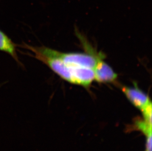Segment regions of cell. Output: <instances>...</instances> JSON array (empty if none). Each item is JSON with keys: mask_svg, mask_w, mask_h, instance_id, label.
<instances>
[{"mask_svg": "<svg viewBox=\"0 0 152 151\" xmlns=\"http://www.w3.org/2000/svg\"><path fill=\"white\" fill-rule=\"evenodd\" d=\"M19 46L32 52L35 59L46 64L56 74L69 83L88 87L94 81V73L92 69L66 64L52 54L51 49L45 46L30 45L25 43L19 45Z\"/></svg>", "mask_w": 152, "mask_h": 151, "instance_id": "6da1fadb", "label": "cell"}, {"mask_svg": "<svg viewBox=\"0 0 152 151\" xmlns=\"http://www.w3.org/2000/svg\"><path fill=\"white\" fill-rule=\"evenodd\" d=\"M86 48L88 49L87 53H62L52 49L51 51L56 57L69 65L93 69L98 60L104 58V56L102 53L98 54L92 48Z\"/></svg>", "mask_w": 152, "mask_h": 151, "instance_id": "7a4b0ae2", "label": "cell"}, {"mask_svg": "<svg viewBox=\"0 0 152 151\" xmlns=\"http://www.w3.org/2000/svg\"><path fill=\"white\" fill-rule=\"evenodd\" d=\"M134 84V87L123 86L121 87V89L130 102L136 108L141 110L151 103V100L146 94L139 89L136 83Z\"/></svg>", "mask_w": 152, "mask_h": 151, "instance_id": "3957f363", "label": "cell"}, {"mask_svg": "<svg viewBox=\"0 0 152 151\" xmlns=\"http://www.w3.org/2000/svg\"><path fill=\"white\" fill-rule=\"evenodd\" d=\"M103 59H99L94 68V80L99 83H114L118 75Z\"/></svg>", "mask_w": 152, "mask_h": 151, "instance_id": "277c9868", "label": "cell"}, {"mask_svg": "<svg viewBox=\"0 0 152 151\" xmlns=\"http://www.w3.org/2000/svg\"><path fill=\"white\" fill-rule=\"evenodd\" d=\"M17 47H19V45L14 43L4 31L0 30V51L10 55L19 66L24 68V66L19 60L17 54Z\"/></svg>", "mask_w": 152, "mask_h": 151, "instance_id": "5b68a950", "label": "cell"}, {"mask_svg": "<svg viewBox=\"0 0 152 151\" xmlns=\"http://www.w3.org/2000/svg\"><path fill=\"white\" fill-rule=\"evenodd\" d=\"M135 126L137 130L145 134L146 138L152 136V124L148 123L144 119H137L135 122Z\"/></svg>", "mask_w": 152, "mask_h": 151, "instance_id": "8992f818", "label": "cell"}, {"mask_svg": "<svg viewBox=\"0 0 152 151\" xmlns=\"http://www.w3.org/2000/svg\"><path fill=\"white\" fill-rule=\"evenodd\" d=\"M143 119L147 122L152 124V103L147 105L141 110Z\"/></svg>", "mask_w": 152, "mask_h": 151, "instance_id": "52a82bcc", "label": "cell"}]
</instances>
